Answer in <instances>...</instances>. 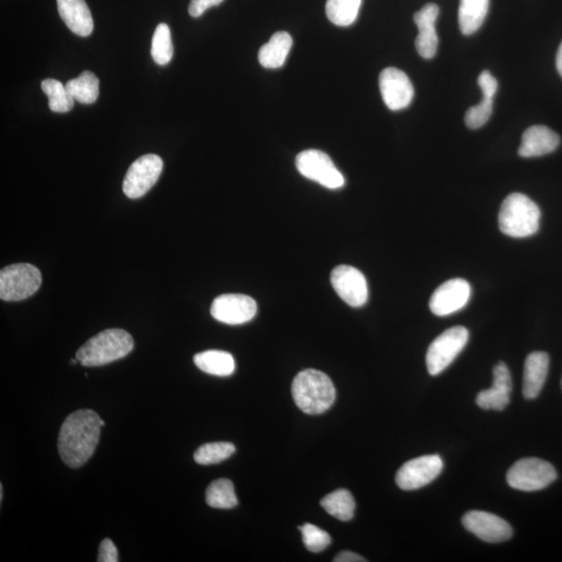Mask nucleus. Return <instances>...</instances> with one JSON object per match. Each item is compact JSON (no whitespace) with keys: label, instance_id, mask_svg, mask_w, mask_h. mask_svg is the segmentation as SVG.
<instances>
[{"label":"nucleus","instance_id":"1","mask_svg":"<svg viewBox=\"0 0 562 562\" xmlns=\"http://www.w3.org/2000/svg\"><path fill=\"white\" fill-rule=\"evenodd\" d=\"M102 427V418L92 409H79L69 415L59 434L61 459L73 468L84 466L95 452Z\"/></svg>","mask_w":562,"mask_h":562},{"label":"nucleus","instance_id":"2","mask_svg":"<svg viewBox=\"0 0 562 562\" xmlns=\"http://www.w3.org/2000/svg\"><path fill=\"white\" fill-rule=\"evenodd\" d=\"M292 395L293 401L305 414L321 415L334 404L336 392L326 374L308 368L293 378Z\"/></svg>","mask_w":562,"mask_h":562},{"label":"nucleus","instance_id":"3","mask_svg":"<svg viewBox=\"0 0 562 562\" xmlns=\"http://www.w3.org/2000/svg\"><path fill=\"white\" fill-rule=\"evenodd\" d=\"M134 339L123 329H106L91 337L77 352L79 364L99 367L121 360L133 351Z\"/></svg>","mask_w":562,"mask_h":562},{"label":"nucleus","instance_id":"4","mask_svg":"<svg viewBox=\"0 0 562 562\" xmlns=\"http://www.w3.org/2000/svg\"><path fill=\"white\" fill-rule=\"evenodd\" d=\"M541 210L524 194L514 193L506 197L499 212V227L511 237L533 236L540 228Z\"/></svg>","mask_w":562,"mask_h":562},{"label":"nucleus","instance_id":"5","mask_svg":"<svg viewBox=\"0 0 562 562\" xmlns=\"http://www.w3.org/2000/svg\"><path fill=\"white\" fill-rule=\"evenodd\" d=\"M42 275L30 264H14L0 271V298L15 302L33 296L40 289Z\"/></svg>","mask_w":562,"mask_h":562},{"label":"nucleus","instance_id":"6","mask_svg":"<svg viewBox=\"0 0 562 562\" xmlns=\"http://www.w3.org/2000/svg\"><path fill=\"white\" fill-rule=\"evenodd\" d=\"M558 478V473L548 461L535 458L523 459L516 462L508 473V483L523 492L546 489Z\"/></svg>","mask_w":562,"mask_h":562},{"label":"nucleus","instance_id":"7","mask_svg":"<svg viewBox=\"0 0 562 562\" xmlns=\"http://www.w3.org/2000/svg\"><path fill=\"white\" fill-rule=\"evenodd\" d=\"M468 341V331L462 326L450 328L431 343L426 355L428 372L433 376L441 374L452 364Z\"/></svg>","mask_w":562,"mask_h":562},{"label":"nucleus","instance_id":"8","mask_svg":"<svg viewBox=\"0 0 562 562\" xmlns=\"http://www.w3.org/2000/svg\"><path fill=\"white\" fill-rule=\"evenodd\" d=\"M296 167L304 178L327 187L340 189L345 185V178L329 156L320 150L310 149L300 153L296 158Z\"/></svg>","mask_w":562,"mask_h":562},{"label":"nucleus","instance_id":"9","mask_svg":"<svg viewBox=\"0 0 562 562\" xmlns=\"http://www.w3.org/2000/svg\"><path fill=\"white\" fill-rule=\"evenodd\" d=\"M164 162L156 154H145L133 162L123 180V192L130 199L145 195L161 177Z\"/></svg>","mask_w":562,"mask_h":562},{"label":"nucleus","instance_id":"10","mask_svg":"<svg viewBox=\"0 0 562 562\" xmlns=\"http://www.w3.org/2000/svg\"><path fill=\"white\" fill-rule=\"evenodd\" d=\"M439 455H425L404 464L396 475V483L403 491H414L433 483L442 470Z\"/></svg>","mask_w":562,"mask_h":562},{"label":"nucleus","instance_id":"11","mask_svg":"<svg viewBox=\"0 0 562 562\" xmlns=\"http://www.w3.org/2000/svg\"><path fill=\"white\" fill-rule=\"evenodd\" d=\"M258 311L255 300L242 293H224L211 303V315L215 320L228 324L241 325L252 321Z\"/></svg>","mask_w":562,"mask_h":562},{"label":"nucleus","instance_id":"12","mask_svg":"<svg viewBox=\"0 0 562 562\" xmlns=\"http://www.w3.org/2000/svg\"><path fill=\"white\" fill-rule=\"evenodd\" d=\"M331 285L343 302L352 308H360L366 304L368 291L364 274L358 269L342 265L337 266L331 272Z\"/></svg>","mask_w":562,"mask_h":562},{"label":"nucleus","instance_id":"13","mask_svg":"<svg viewBox=\"0 0 562 562\" xmlns=\"http://www.w3.org/2000/svg\"><path fill=\"white\" fill-rule=\"evenodd\" d=\"M381 95L387 108L400 111L414 99L415 90L408 75L397 68H385L379 77Z\"/></svg>","mask_w":562,"mask_h":562},{"label":"nucleus","instance_id":"14","mask_svg":"<svg viewBox=\"0 0 562 562\" xmlns=\"http://www.w3.org/2000/svg\"><path fill=\"white\" fill-rule=\"evenodd\" d=\"M471 297V285L467 280L455 278L437 287L430 298L429 308L435 316L445 317L464 309Z\"/></svg>","mask_w":562,"mask_h":562},{"label":"nucleus","instance_id":"15","mask_svg":"<svg viewBox=\"0 0 562 562\" xmlns=\"http://www.w3.org/2000/svg\"><path fill=\"white\" fill-rule=\"evenodd\" d=\"M462 524L467 531L486 542L506 541L514 533L510 525L503 518L485 511H468L462 517Z\"/></svg>","mask_w":562,"mask_h":562},{"label":"nucleus","instance_id":"16","mask_svg":"<svg viewBox=\"0 0 562 562\" xmlns=\"http://www.w3.org/2000/svg\"><path fill=\"white\" fill-rule=\"evenodd\" d=\"M440 9L435 4H427L417 11L414 16L418 29L416 39V48L424 59H433L439 47V37L435 29V22L439 17Z\"/></svg>","mask_w":562,"mask_h":562},{"label":"nucleus","instance_id":"17","mask_svg":"<svg viewBox=\"0 0 562 562\" xmlns=\"http://www.w3.org/2000/svg\"><path fill=\"white\" fill-rule=\"evenodd\" d=\"M493 384L491 389L481 391L476 398L479 408L486 410H503L509 404L512 381L508 366L504 362L493 368Z\"/></svg>","mask_w":562,"mask_h":562},{"label":"nucleus","instance_id":"18","mask_svg":"<svg viewBox=\"0 0 562 562\" xmlns=\"http://www.w3.org/2000/svg\"><path fill=\"white\" fill-rule=\"evenodd\" d=\"M560 144V137L551 128L543 125H534L525 131L518 155L522 158H539L555 152Z\"/></svg>","mask_w":562,"mask_h":562},{"label":"nucleus","instance_id":"19","mask_svg":"<svg viewBox=\"0 0 562 562\" xmlns=\"http://www.w3.org/2000/svg\"><path fill=\"white\" fill-rule=\"evenodd\" d=\"M550 359L546 352L530 353L525 361L523 377V395L533 400L540 395L545 385L549 372Z\"/></svg>","mask_w":562,"mask_h":562},{"label":"nucleus","instance_id":"20","mask_svg":"<svg viewBox=\"0 0 562 562\" xmlns=\"http://www.w3.org/2000/svg\"><path fill=\"white\" fill-rule=\"evenodd\" d=\"M62 21L75 35L87 37L94 29L93 17L85 0H56Z\"/></svg>","mask_w":562,"mask_h":562},{"label":"nucleus","instance_id":"21","mask_svg":"<svg viewBox=\"0 0 562 562\" xmlns=\"http://www.w3.org/2000/svg\"><path fill=\"white\" fill-rule=\"evenodd\" d=\"M293 39L286 31L275 33L270 41L262 45L259 53V61L262 67L278 69L285 65L291 52Z\"/></svg>","mask_w":562,"mask_h":562},{"label":"nucleus","instance_id":"22","mask_svg":"<svg viewBox=\"0 0 562 562\" xmlns=\"http://www.w3.org/2000/svg\"><path fill=\"white\" fill-rule=\"evenodd\" d=\"M194 362L200 370L214 376H229L236 368L233 355L221 350H208L198 353L194 356Z\"/></svg>","mask_w":562,"mask_h":562},{"label":"nucleus","instance_id":"23","mask_svg":"<svg viewBox=\"0 0 562 562\" xmlns=\"http://www.w3.org/2000/svg\"><path fill=\"white\" fill-rule=\"evenodd\" d=\"M490 0H460L459 21L461 33L473 35L483 24Z\"/></svg>","mask_w":562,"mask_h":562},{"label":"nucleus","instance_id":"24","mask_svg":"<svg viewBox=\"0 0 562 562\" xmlns=\"http://www.w3.org/2000/svg\"><path fill=\"white\" fill-rule=\"evenodd\" d=\"M322 508L337 520L348 522L354 517L355 500L348 490H336L321 500Z\"/></svg>","mask_w":562,"mask_h":562},{"label":"nucleus","instance_id":"25","mask_svg":"<svg viewBox=\"0 0 562 562\" xmlns=\"http://www.w3.org/2000/svg\"><path fill=\"white\" fill-rule=\"evenodd\" d=\"M65 86L73 99L80 103L92 104L99 96V79L91 71H84L79 78L69 80Z\"/></svg>","mask_w":562,"mask_h":562},{"label":"nucleus","instance_id":"26","mask_svg":"<svg viewBox=\"0 0 562 562\" xmlns=\"http://www.w3.org/2000/svg\"><path fill=\"white\" fill-rule=\"evenodd\" d=\"M206 503L212 508L230 509L237 505L234 483L228 479L212 481L205 492Z\"/></svg>","mask_w":562,"mask_h":562},{"label":"nucleus","instance_id":"27","mask_svg":"<svg viewBox=\"0 0 562 562\" xmlns=\"http://www.w3.org/2000/svg\"><path fill=\"white\" fill-rule=\"evenodd\" d=\"M361 2L362 0H327V18L337 27H350L359 16Z\"/></svg>","mask_w":562,"mask_h":562},{"label":"nucleus","instance_id":"28","mask_svg":"<svg viewBox=\"0 0 562 562\" xmlns=\"http://www.w3.org/2000/svg\"><path fill=\"white\" fill-rule=\"evenodd\" d=\"M41 87L48 97L50 110L54 112H67L73 109L74 99L61 81L53 79H44Z\"/></svg>","mask_w":562,"mask_h":562},{"label":"nucleus","instance_id":"29","mask_svg":"<svg viewBox=\"0 0 562 562\" xmlns=\"http://www.w3.org/2000/svg\"><path fill=\"white\" fill-rule=\"evenodd\" d=\"M235 452L236 447L234 443L227 442H210L196 450L195 454H194V459L199 465H216L229 459Z\"/></svg>","mask_w":562,"mask_h":562},{"label":"nucleus","instance_id":"30","mask_svg":"<svg viewBox=\"0 0 562 562\" xmlns=\"http://www.w3.org/2000/svg\"><path fill=\"white\" fill-rule=\"evenodd\" d=\"M153 59L161 66H165L173 58V44L171 31L168 25L161 23L156 27L152 46Z\"/></svg>","mask_w":562,"mask_h":562},{"label":"nucleus","instance_id":"31","mask_svg":"<svg viewBox=\"0 0 562 562\" xmlns=\"http://www.w3.org/2000/svg\"><path fill=\"white\" fill-rule=\"evenodd\" d=\"M299 530L302 531L304 546L310 552H322L331 543V537L326 531L317 527L316 525L304 524Z\"/></svg>","mask_w":562,"mask_h":562},{"label":"nucleus","instance_id":"32","mask_svg":"<svg viewBox=\"0 0 562 562\" xmlns=\"http://www.w3.org/2000/svg\"><path fill=\"white\" fill-rule=\"evenodd\" d=\"M492 97L483 95V102L468 109L465 116L467 128L477 129L483 127L492 116Z\"/></svg>","mask_w":562,"mask_h":562},{"label":"nucleus","instance_id":"33","mask_svg":"<svg viewBox=\"0 0 562 562\" xmlns=\"http://www.w3.org/2000/svg\"><path fill=\"white\" fill-rule=\"evenodd\" d=\"M478 85L484 96L492 97L498 91V81L490 71L481 72L478 78Z\"/></svg>","mask_w":562,"mask_h":562},{"label":"nucleus","instance_id":"34","mask_svg":"<svg viewBox=\"0 0 562 562\" xmlns=\"http://www.w3.org/2000/svg\"><path fill=\"white\" fill-rule=\"evenodd\" d=\"M118 550L115 543L109 539H105L100 543L98 559L99 562H117Z\"/></svg>","mask_w":562,"mask_h":562},{"label":"nucleus","instance_id":"35","mask_svg":"<svg viewBox=\"0 0 562 562\" xmlns=\"http://www.w3.org/2000/svg\"><path fill=\"white\" fill-rule=\"evenodd\" d=\"M224 0H191L189 12L192 17H200L212 6L222 4Z\"/></svg>","mask_w":562,"mask_h":562},{"label":"nucleus","instance_id":"36","mask_svg":"<svg viewBox=\"0 0 562 562\" xmlns=\"http://www.w3.org/2000/svg\"><path fill=\"white\" fill-rule=\"evenodd\" d=\"M335 562H366L367 559L361 558L360 555L350 551L341 552L335 556Z\"/></svg>","mask_w":562,"mask_h":562},{"label":"nucleus","instance_id":"37","mask_svg":"<svg viewBox=\"0 0 562 562\" xmlns=\"http://www.w3.org/2000/svg\"><path fill=\"white\" fill-rule=\"evenodd\" d=\"M556 67H558V73L562 78V42L558 48V55H556Z\"/></svg>","mask_w":562,"mask_h":562},{"label":"nucleus","instance_id":"38","mask_svg":"<svg viewBox=\"0 0 562 562\" xmlns=\"http://www.w3.org/2000/svg\"><path fill=\"white\" fill-rule=\"evenodd\" d=\"M4 499V487L3 484H0V501H3Z\"/></svg>","mask_w":562,"mask_h":562},{"label":"nucleus","instance_id":"39","mask_svg":"<svg viewBox=\"0 0 562 562\" xmlns=\"http://www.w3.org/2000/svg\"><path fill=\"white\" fill-rule=\"evenodd\" d=\"M561 386H562V380H561Z\"/></svg>","mask_w":562,"mask_h":562}]
</instances>
